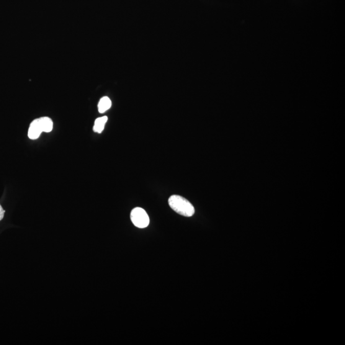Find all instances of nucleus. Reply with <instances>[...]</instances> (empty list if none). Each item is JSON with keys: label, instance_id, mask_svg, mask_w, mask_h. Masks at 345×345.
<instances>
[{"label": "nucleus", "instance_id": "obj_6", "mask_svg": "<svg viewBox=\"0 0 345 345\" xmlns=\"http://www.w3.org/2000/svg\"><path fill=\"white\" fill-rule=\"evenodd\" d=\"M112 104V100H110L109 97H102L98 104V110H99L100 113H104L110 109Z\"/></svg>", "mask_w": 345, "mask_h": 345}, {"label": "nucleus", "instance_id": "obj_2", "mask_svg": "<svg viewBox=\"0 0 345 345\" xmlns=\"http://www.w3.org/2000/svg\"><path fill=\"white\" fill-rule=\"evenodd\" d=\"M131 220L134 225L139 228H146L150 223V219L147 213L142 208L140 207L134 208L131 213Z\"/></svg>", "mask_w": 345, "mask_h": 345}, {"label": "nucleus", "instance_id": "obj_3", "mask_svg": "<svg viewBox=\"0 0 345 345\" xmlns=\"http://www.w3.org/2000/svg\"><path fill=\"white\" fill-rule=\"evenodd\" d=\"M42 133L43 131L40 124L39 119H35L32 121L29 128H28V138L32 140H37Z\"/></svg>", "mask_w": 345, "mask_h": 345}, {"label": "nucleus", "instance_id": "obj_4", "mask_svg": "<svg viewBox=\"0 0 345 345\" xmlns=\"http://www.w3.org/2000/svg\"><path fill=\"white\" fill-rule=\"evenodd\" d=\"M40 124L44 133H50L53 128V120L49 117H42L38 118Z\"/></svg>", "mask_w": 345, "mask_h": 345}, {"label": "nucleus", "instance_id": "obj_5", "mask_svg": "<svg viewBox=\"0 0 345 345\" xmlns=\"http://www.w3.org/2000/svg\"><path fill=\"white\" fill-rule=\"evenodd\" d=\"M107 122V117L106 116L97 118L95 121L94 130L95 133H101L104 130L105 123Z\"/></svg>", "mask_w": 345, "mask_h": 345}, {"label": "nucleus", "instance_id": "obj_7", "mask_svg": "<svg viewBox=\"0 0 345 345\" xmlns=\"http://www.w3.org/2000/svg\"><path fill=\"white\" fill-rule=\"evenodd\" d=\"M5 211L2 207V205H0V221H2L4 218Z\"/></svg>", "mask_w": 345, "mask_h": 345}, {"label": "nucleus", "instance_id": "obj_1", "mask_svg": "<svg viewBox=\"0 0 345 345\" xmlns=\"http://www.w3.org/2000/svg\"><path fill=\"white\" fill-rule=\"evenodd\" d=\"M168 203L172 210L185 217H191L195 210L189 201L179 195H172L169 198Z\"/></svg>", "mask_w": 345, "mask_h": 345}]
</instances>
